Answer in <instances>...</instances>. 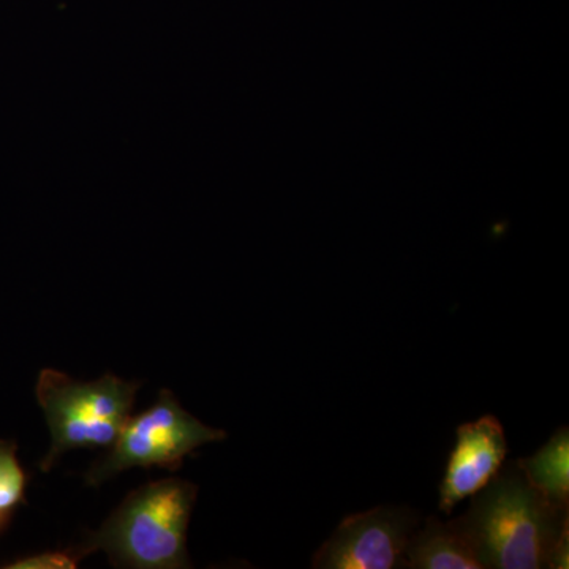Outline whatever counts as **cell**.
<instances>
[{"instance_id":"7","label":"cell","mask_w":569,"mask_h":569,"mask_svg":"<svg viewBox=\"0 0 569 569\" xmlns=\"http://www.w3.org/2000/svg\"><path fill=\"white\" fill-rule=\"evenodd\" d=\"M403 568L482 569L458 520L443 522L437 516H429L411 533L403 556Z\"/></svg>"},{"instance_id":"10","label":"cell","mask_w":569,"mask_h":569,"mask_svg":"<svg viewBox=\"0 0 569 569\" xmlns=\"http://www.w3.org/2000/svg\"><path fill=\"white\" fill-rule=\"evenodd\" d=\"M92 550L82 542L73 548L44 550V552L33 553V556L20 557L2 565L6 569H74L78 568L81 560L91 556Z\"/></svg>"},{"instance_id":"2","label":"cell","mask_w":569,"mask_h":569,"mask_svg":"<svg viewBox=\"0 0 569 569\" xmlns=\"http://www.w3.org/2000/svg\"><path fill=\"white\" fill-rule=\"evenodd\" d=\"M198 486L163 478L132 490L99 530L86 538L93 552L103 550L114 568H192L187 529Z\"/></svg>"},{"instance_id":"1","label":"cell","mask_w":569,"mask_h":569,"mask_svg":"<svg viewBox=\"0 0 569 569\" xmlns=\"http://www.w3.org/2000/svg\"><path fill=\"white\" fill-rule=\"evenodd\" d=\"M482 569L549 568L550 556L569 533L568 508L550 503L530 485L518 460L507 462L456 518Z\"/></svg>"},{"instance_id":"5","label":"cell","mask_w":569,"mask_h":569,"mask_svg":"<svg viewBox=\"0 0 569 569\" xmlns=\"http://www.w3.org/2000/svg\"><path fill=\"white\" fill-rule=\"evenodd\" d=\"M421 522L418 511L383 505L356 512L339 523L335 533L317 550L316 569L403 568L411 533Z\"/></svg>"},{"instance_id":"3","label":"cell","mask_w":569,"mask_h":569,"mask_svg":"<svg viewBox=\"0 0 569 569\" xmlns=\"http://www.w3.org/2000/svg\"><path fill=\"white\" fill-rule=\"evenodd\" d=\"M140 387V381L112 373L86 383L59 370H41L36 397L50 429L51 448L40 470L51 471L71 449L110 448L132 415Z\"/></svg>"},{"instance_id":"9","label":"cell","mask_w":569,"mask_h":569,"mask_svg":"<svg viewBox=\"0 0 569 569\" xmlns=\"http://www.w3.org/2000/svg\"><path fill=\"white\" fill-rule=\"evenodd\" d=\"M29 477L18 460V445L0 440V511L14 516L26 501Z\"/></svg>"},{"instance_id":"8","label":"cell","mask_w":569,"mask_h":569,"mask_svg":"<svg viewBox=\"0 0 569 569\" xmlns=\"http://www.w3.org/2000/svg\"><path fill=\"white\" fill-rule=\"evenodd\" d=\"M530 485L560 508L569 507V430L559 427L545 447L527 459H518Z\"/></svg>"},{"instance_id":"11","label":"cell","mask_w":569,"mask_h":569,"mask_svg":"<svg viewBox=\"0 0 569 569\" xmlns=\"http://www.w3.org/2000/svg\"><path fill=\"white\" fill-rule=\"evenodd\" d=\"M11 519L13 516L6 515V512L0 511V535L3 533L7 529H9Z\"/></svg>"},{"instance_id":"6","label":"cell","mask_w":569,"mask_h":569,"mask_svg":"<svg viewBox=\"0 0 569 569\" xmlns=\"http://www.w3.org/2000/svg\"><path fill=\"white\" fill-rule=\"evenodd\" d=\"M507 455L503 426L492 415L459 426L456 445L440 482L438 509L451 515L460 501L486 488L503 467Z\"/></svg>"},{"instance_id":"4","label":"cell","mask_w":569,"mask_h":569,"mask_svg":"<svg viewBox=\"0 0 569 569\" xmlns=\"http://www.w3.org/2000/svg\"><path fill=\"white\" fill-rule=\"evenodd\" d=\"M224 438V430L203 425L183 410L170 389H162L153 406L123 422L110 451L86 471V485L99 488L130 468H162L176 473L194 449Z\"/></svg>"}]
</instances>
